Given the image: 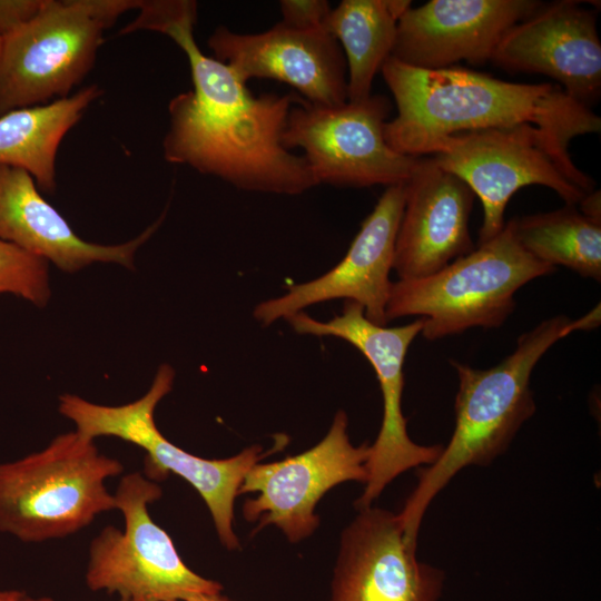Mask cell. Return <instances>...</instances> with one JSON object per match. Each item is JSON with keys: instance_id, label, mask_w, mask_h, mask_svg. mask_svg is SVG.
<instances>
[{"instance_id": "obj_20", "label": "cell", "mask_w": 601, "mask_h": 601, "mask_svg": "<svg viewBox=\"0 0 601 601\" xmlns=\"http://www.w3.org/2000/svg\"><path fill=\"white\" fill-rule=\"evenodd\" d=\"M102 95L98 85L46 105L0 116V165L26 170L42 190H56V158L66 134Z\"/></svg>"}, {"instance_id": "obj_7", "label": "cell", "mask_w": 601, "mask_h": 601, "mask_svg": "<svg viewBox=\"0 0 601 601\" xmlns=\"http://www.w3.org/2000/svg\"><path fill=\"white\" fill-rule=\"evenodd\" d=\"M174 378V368L161 364L148 392L131 403L107 406L65 394L58 410L85 437L114 436L141 447L149 480L160 481L169 473L186 480L205 501L221 544L236 550L239 541L233 530L234 501L247 472L267 454L254 444L231 457L207 460L169 442L157 428L155 410L171 391Z\"/></svg>"}, {"instance_id": "obj_25", "label": "cell", "mask_w": 601, "mask_h": 601, "mask_svg": "<svg viewBox=\"0 0 601 601\" xmlns=\"http://www.w3.org/2000/svg\"><path fill=\"white\" fill-rule=\"evenodd\" d=\"M282 22L299 30L323 29V23L332 7L326 0L279 1Z\"/></svg>"}, {"instance_id": "obj_28", "label": "cell", "mask_w": 601, "mask_h": 601, "mask_svg": "<svg viewBox=\"0 0 601 601\" xmlns=\"http://www.w3.org/2000/svg\"><path fill=\"white\" fill-rule=\"evenodd\" d=\"M0 601H53L50 597H31L19 590H0Z\"/></svg>"}, {"instance_id": "obj_17", "label": "cell", "mask_w": 601, "mask_h": 601, "mask_svg": "<svg viewBox=\"0 0 601 601\" xmlns=\"http://www.w3.org/2000/svg\"><path fill=\"white\" fill-rule=\"evenodd\" d=\"M535 0H431L400 18L391 57L411 67L442 69L484 63L504 33L533 13Z\"/></svg>"}, {"instance_id": "obj_23", "label": "cell", "mask_w": 601, "mask_h": 601, "mask_svg": "<svg viewBox=\"0 0 601 601\" xmlns=\"http://www.w3.org/2000/svg\"><path fill=\"white\" fill-rule=\"evenodd\" d=\"M1 293L46 306L50 298L48 262L0 238Z\"/></svg>"}, {"instance_id": "obj_19", "label": "cell", "mask_w": 601, "mask_h": 601, "mask_svg": "<svg viewBox=\"0 0 601 601\" xmlns=\"http://www.w3.org/2000/svg\"><path fill=\"white\" fill-rule=\"evenodd\" d=\"M160 221L121 245L88 243L40 195L26 170L0 165V238L63 272L73 273L96 262L132 268L135 253Z\"/></svg>"}, {"instance_id": "obj_9", "label": "cell", "mask_w": 601, "mask_h": 601, "mask_svg": "<svg viewBox=\"0 0 601 601\" xmlns=\"http://www.w3.org/2000/svg\"><path fill=\"white\" fill-rule=\"evenodd\" d=\"M125 520L124 531L104 528L91 541L86 584L117 593L126 601H184L198 593L221 592L185 564L168 533L149 514L161 489L138 472L121 477L114 494Z\"/></svg>"}, {"instance_id": "obj_1", "label": "cell", "mask_w": 601, "mask_h": 601, "mask_svg": "<svg viewBox=\"0 0 601 601\" xmlns=\"http://www.w3.org/2000/svg\"><path fill=\"white\" fill-rule=\"evenodd\" d=\"M197 19L170 24L164 35L187 56L193 90L168 105L164 158L257 193L300 195L317 186L306 159L282 144L294 95L255 96L231 68L206 56L194 38Z\"/></svg>"}, {"instance_id": "obj_31", "label": "cell", "mask_w": 601, "mask_h": 601, "mask_svg": "<svg viewBox=\"0 0 601 601\" xmlns=\"http://www.w3.org/2000/svg\"><path fill=\"white\" fill-rule=\"evenodd\" d=\"M118 601H126V600H124V599H119Z\"/></svg>"}, {"instance_id": "obj_29", "label": "cell", "mask_w": 601, "mask_h": 601, "mask_svg": "<svg viewBox=\"0 0 601 601\" xmlns=\"http://www.w3.org/2000/svg\"><path fill=\"white\" fill-rule=\"evenodd\" d=\"M184 601H230L228 598L223 595L220 592L216 593H198L194 594Z\"/></svg>"}, {"instance_id": "obj_5", "label": "cell", "mask_w": 601, "mask_h": 601, "mask_svg": "<svg viewBox=\"0 0 601 601\" xmlns=\"http://www.w3.org/2000/svg\"><path fill=\"white\" fill-rule=\"evenodd\" d=\"M555 270L521 246L510 219L495 237L441 270L393 282L386 321L418 316L424 319L421 334L428 341L473 327L497 328L513 313L515 293Z\"/></svg>"}, {"instance_id": "obj_10", "label": "cell", "mask_w": 601, "mask_h": 601, "mask_svg": "<svg viewBox=\"0 0 601 601\" xmlns=\"http://www.w3.org/2000/svg\"><path fill=\"white\" fill-rule=\"evenodd\" d=\"M286 321L297 334L332 336L349 343L370 362L378 380L383 418L378 435L370 446L367 481L355 502L357 510L371 506L386 485L402 473L430 465L437 459L443 445L413 442L402 410L403 365L412 342L422 332L423 318L396 327L381 326L366 318L359 304L345 300L342 313L327 322L317 321L305 312Z\"/></svg>"}, {"instance_id": "obj_12", "label": "cell", "mask_w": 601, "mask_h": 601, "mask_svg": "<svg viewBox=\"0 0 601 601\" xmlns=\"http://www.w3.org/2000/svg\"><path fill=\"white\" fill-rule=\"evenodd\" d=\"M347 428V414L339 410L316 445L282 461L258 462L247 472L238 495L257 493L243 505L244 518L258 523L254 532L273 524L299 542L319 525L314 510L327 491L343 482L366 483L371 445H353Z\"/></svg>"}, {"instance_id": "obj_2", "label": "cell", "mask_w": 601, "mask_h": 601, "mask_svg": "<svg viewBox=\"0 0 601 601\" xmlns=\"http://www.w3.org/2000/svg\"><path fill=\"white\" fill-rule=\"evenodd\" d=\"M397 115L386 121L385 140L395 151L427 156L439 140L459 132L532 127L562 148L599 132L601 119L559 85L519 83L471 69H421L388 57L381 70Z\"/></svg>"}, {"instance_id": "obj_15", "label": "cell", "mask_w": 601, "mask_h": 601, "mask_svg": "<svg viewBox=\"0 0 601 601\" xmlns=\"http://www.w3.org/2000/svg\"><path fill=\"white\" fill-rule=\"evenodd\" d=\"M214 58L228 65L245 83L274 79L295 88L316 106L347 102V67L343 50L324 29L299 30L282 21L258 33L217 27L208 38Z\"/></svg>"}, {"instance_id": "obj_14", "label": "cell", "mask_w": 601, "mask_h": 601, "mask_svg": "<svg viewBox=\"0 0 601 601\" xmlns=\"http://www.w3.org/2000/svg\"><path fill=\"white\" fill-rule=\"evenodd\" d=\"M405 204V183L390 186L362 223L343 259L319 277L290 285L274 298L258 303L253 316L263 326L334 299L359 304L366 318L385 326L392 283L396 234Z\"/></svg>"}, {"instance_id": "obj_18", "label": "cell", "mask_w": 601, "mask_h": 601, "mask_svg": "<svg viewBox=\"0 0 601 601\" xmlns=\"http://www.w3.org/2000/svg\"><path fill=\"white\" fill-rule=\"evenodd\" d=\"M474 193L457 176L421 156L405 181L393 269L400 279L432 275L471 253L469 230Z\"/></svg>"}, {"instance_id": "obj_11", "label": "cell", "mask_w": 601, "mask_h": 601, "mask_svg": "<svg viewBox=\"0 0 601 601\" xmlns=\"http://www.w3.org/2000/svg\"><path fill=\"white\" fill-rule=\"evenodd\" d=\"M390 110V100L382 95L337 107L300 99L288 112L282 144L287 150L303 149L318 185L402 184L418 157L397 152L386 142L384 128Z\"/></svg>"}, {"instance_id": "obj_26", "label": "cell", "mask_w": 601, "mask_h": 601, "mask_svg": "<svg viewBox=\"0 0 601 601\" xmlns=\"http://www.w3.org/2000/svg\"><path fill=\"white\" fill-rule=\"evenodd\" d=\"M45 0H0V38L3 39L35 16Z\"/></svg>"}, {"instance_id": "obj_6", "label": "cell", "mask_w": 601, "mask_h": 601, "mask_svg": "<svg viewBox=\"0 0 601 601\" xmlns=\"http://www.w3.org/2000/svg\"><path fill=\"white\" fill-rule=\"evenodd\" d=\"M141 0H45L2 39L0 116L69 97L93 68L105 31Z\"/></svg>"}, {"instance_id": "obj_4", "label": "cell", "mask_w": 601, "mask_h": 601, "mask_svg": "<svg viewBox=\"0 0 601 601\" xmlns=\"http://www.w3.org/2000/svg\"><path fill=\"white\" fill-rule=\"evenodd\" d=\"M124 471L77 431L43 450L0 463V532L22 542L65 538L116 509L106 480Z\"/></svg>"}, {"instance_id": "obj_27", "label": "cell", "mask_w": 601, "mask_h": 601, "mask_svg": "<svg viewBox=\"0 0 601 601\" xmlns=\"http://www.w3.org/2000/svg\"><path fill=\"white\" fill-rule=\"evenodd\" d=\"M577 206L585 216L601 221V198L599 190L589 193Z\"/></svg>"}, {"instance_id": "obj_22", "label": "cell", "mask_w": 601, "mask_h": 601, "mask_svg": "<svg viewBox=\"0 0 601 601\" xmlns=\"http://www.w3.org/2000/svg\"><path fill=\"white\" fill-rule=\"evenodd\" d=\"M514 235L532 256L556 267L601 282V221L582 214L577 206L514 217Z\"/></svg>"}, {"instance_id": "obj_3", "label": "cell", "mask_w": 601, "mask_h": 601, "mask_svg": "<svg viewBox=\"0 0 601 601\" xmlns=\"http://www.w3.org/2000/svg\"><path fill=\"white\" fill-rule=\"evenodd\" d=\"M600 305L570 319L542 321L516 341L515 349L497 365L479 370L451 359L459 376L455 425L437 459L422 470L414 491L400 512L406 535L417 541L423 516L433 499L462 469L489 465L503 454L518 431L535 412L530 377L534 366L558 341L580 329L598 327Z\"/></svg>"}, {"instance_id": "obj_13", "label": "cell", "mask_w": 601, "mask_h": 601, "mask_svg": "<svg viewBox=\"0 0 601 601\" xmlns=\"http://www.w3.org/2000/svg\"><path fill=\"white\" fill-rule=\"evenodd\" d=\"M400 513L358 510L341 536L329 601H439L445 572L416 556Z\"/></svg>"}, {"instance_id": "obj_24", "label": "cell", "mask_w": 601, "mask_h": 601, "mask_svg": "<svg viewBox=\"0 0 601 601\" xmlns=\"http://www.w3.org/2000/svg\"><path fill=\"white\" fill-rule=\"evenodd\" d=\"M139 14L127 24L119 35L137 30H150L162 33L170 24L197 17V2L193 0H154L140 1Z\"/></svg>"}, {"instance_id": "obj_21", "label": "cell", "mask_w": 601, "mask_h": 601, "mask_svg": "<svg viewBox=\"0 0 601 601\" xmlns=\"http://www.w3.org/2000/svg\"><path fill=\"white\" fill-rule=\"evenodd\" d=\"M408 0H343L323 29L339 43L347 67V101L368 98L375 75L391 57L397 22Z\"/></svg>"}, {"instance_id": "obj_30", "label": "cell", "mask_w": 601, "mask_h": 601, "mask_svg": "<svg viewBox=\"0 0 601 601\" xmlns=\"http://www.w3.org/2000/svg\"><path fill=\"white\" fill-rule=\"evenodd\" d=\"M1 49H2V39L0 38V55H1Z\"/></svg>"}, {"instance_id": "obj_8", "label": "cell", "mask_w": 601, "mask_h": 601, "mask_svg": "<svg viewBox=\"0 0 601 601\" xmlns=\"http://www.w3.org/2000/svg\"><path fill=\"white\" fill-rule=\"evenodd\" d=\"M427 156L480 198L479 245L503 229L505 207L524 186L551 188L571 206L594 190V181L575 166L569 150L532 127L454 134L434 144Z\"/></svg>"}, {"instance_id": "obj_16", "label": "cell", "mask_w": 601, "mask_h": 601, "mask_svg": "<svg viewBox=\"0 0 601 601\" xmlns=\"http://www.w3.org/2000/svg\"><path fill=\"white\" fill-rule=\"evenodd\" d=\"M491 60L506 70L551 77L591 108L601 95L597 12L579 1L542 2L504 33Z\"/></svg>"}]
</instances>
